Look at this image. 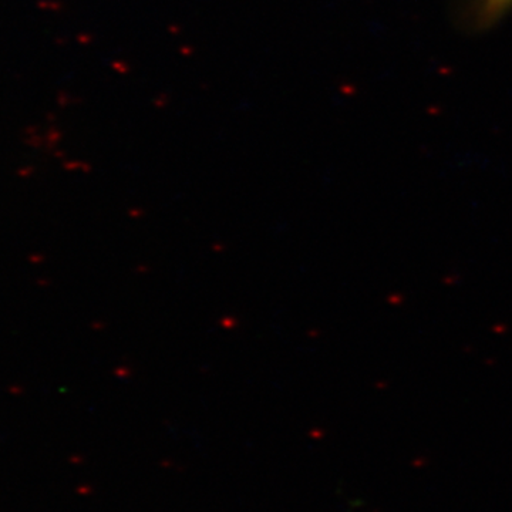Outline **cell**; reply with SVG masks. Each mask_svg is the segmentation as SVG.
Returning <instances> with one entry per match:
<instances>
[{
  "mask_svg": "<svg viewBox=\"0 0 512 512\" xmlns=\"http://www.w3.org/2000/svg\"><path fill=\"white\" fill-rule=\"evenodd\" d=\"M512 6V0H478L477 15L480 23H491Z\"/></svg>",
  "mask_w": 512,
  "mask_h": 512,
  "instance_id": "obj_1",
  "label": "cell"
}]
</instances>
